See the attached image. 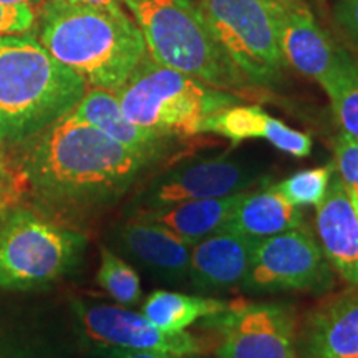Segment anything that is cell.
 Wrapping results in <instances>:
<instances>
[{
	"label": "cell",
	"instance_id": "obj_1",
	"mask_svg": "<svg viewBox=\"0 0 358 358\" xmlns=\"http://www.w3.org/2000/svg\"><path fill=\"white\" fill-rule=\"evenodd\" d=\"M35 136L27 163L30 179L45 196L64 204L106 203L155 163L71 113Z\"/></svg>",
	"mask_w": 358,
	"mask_h": 358
},
{
	"label": "cell",
	"instance_id": "obj_2",
	"mask_svg": "<svg viewBox=\"0 0 358 358\" xmlns=\"http://www.w3.org/2000/svg\"><path fill=\"white\" fill-rule=\"evenodd\" d=\"M38 42L87 83L118 92L140 60L146 43L123 7H93L45 0L37 8Z\"/></svg>",
	"mask_w": 358,
	"mask_h": 358
},
{
	"label": "cell",
	"instance_id": "obj_3",
	"mask_svg": "<svg viewBox=\"0 0 358 358\" xmlns=\"http://www.w3.org/2000/svg\"><path fill=\"white\" fill-rule=\"evenodd\" d=\"M87 83L32 32L0 37V140L35 136L70 113Z\"/></svg>",
	"mask_w": 358,
	"mask_h": 358
},
{
	"label": "cell",
	"instance_id": "obj_4",
	"mask_svg": "<svg viewBox=\"0 0 358 358\" xmlns=\"http://www.w3.org/2000/svg\"><path fill=\"white\" fill-rule=\"evenodd\" d=\"M158 64L243 98L252 87L209 29L198 0H123Z\"/></svg>",
	"mask_w": 358,
	"mask_h": 358
},
{
	"label": "cell",
	"instance_id": "obj_5",
	"mask_svg": "<svg viewBox=\"0 0 358 358\" xmlns=\"http://www.w3.org/2000/svg\"><path fill=\"white\" fill-rule=\"evenodd\" d=\"M115 93L129 122L173 140L196 136L209 115L243 103L234 93L158 64L148 52Z\"/></svg>",
	"mask_w": 358,
	"mask_h": 358
},
{
	"label": "cell",
	"instance_id": "obj_6",
	"mask_svg": "<svg viewBox=\"0 0 358 358\" xmlns=\"http://www.w3.org/2000/svg\"><path fill=\"white\" fill-rule=\"evenodd\" d=\"M209 29L252 88H272L285 62L272 0H198Z\"/></svg>",
	"mask_w": 358,
	"mask_h": 358
},
{
	"label": "cell",
	"instance_id": "obj_7",
	"mask_svg": "<svg viewBox=\"0 0 358 358\" xmlns=\"http://www.w3.org/2000/svg\"><path fill=\"white\" fill-rule=\"evenodd\" d=\"M85 237L29 211L0 226V287L34 289L64 275L77 261Z\"/></svg>",
	"mask_w": 358,
	"mask_h": 358
},
{
	"label": "cell",
	"instance_id": "obj_8",
	"mask_svg": "<svg viewBox=\"0 0 358 358\" xmlns=\"http://www.w3.org/2000/svg\"><path fill=\"white\" fill-rule=\"evenodd\" d=\"M335 272L319 239L306 227L257 241L241 289L248 292L324 294L334 287Z\"/></svg>",
	"mask_w": 358,
	"mask_h": 358
},
{
	"label": "cell",
	"instance_id": "obj_9",
	"mask_svg": "<svg viewBox=\"0 0 358 358\" xmlns=\"http://www.w3.org/2000/svg\"><path fill=\"white\" fill-rule=\"evenodd\" d=\"M221 334L217 358H299L294 307L279 302H231L209 317Z\"/></svg>",
	"mask_w": 358,
	"mask_h": 358
},
{
	"label": "cell",
	"instance_id": "obj_10",
	"mask_svg": "<svg viewBox=\"0 0 358 358\" xmlns=\"http://www.w3.org/2000/svg\"><path fill=\"white\" fill-rule=\"evenodd\" d=\"M287 65L327 92L358 65L320 27L303 0H272Z\"/></svg>",
	"mask_w": 358,
	"mask_h": 358
},
{
	"label": "cell",
	"instance_id": "obj_11",
	"mask_svg": "<svg viewBox=\"0 0 358 358\" xmlns=\"http://www.w3.org/2000/svg\"><path fill=\"white\" fill-rule=\"evenodd\" d=\"M85 334L93 342L118 350L158 352L187 358L208 350V342L189 332L168 334L151 324L141 312L123 306H88L80 308Z\"/></svg>",
	"mask_w": 358,
	"mask_h": 358
},
{
	"label": "cell",
	"instance_id": "obj_12",
	"mask_svg": "<svg viewBox=\"0 0 358 358\" xmlns=\"http://www.w3.org/2000/svg\"><path fill=\"white\" fill-rule=\"evenodd\" d=\"M252 164L229 156L189 159L179 163L155 182L148 194L150 209L185 201L222 198L248 191L259 181Z\"/></svg>",
	"mask_w": 358,
	"mask_h": 358
},
{
	"label": "cell",
	"instance_id": "obj_13",
	"mask_svg": "<svg viewBox=\"0 0 358 358\" xmlns=\"http://www.w3.org/2000/svg\"><path fill=\"white\" fill-rule=\"evenodd\" d=\"M295 347L299 358H358V285L308 312Z\"/></svg>",
	"mask_w": 358,
	"mask_h": 358
},
{
	"label": "cell",
	"instance_id": "obj_14",
	"mask_svg": "<svg viewBox=\"0 0 358 358\" xmlns=\"http://www.w3.org/2000/svg\"><path fill=\"white\" fill-rule=\"evenodd\" d=\"M315 234L334 272L350 287L358 285V214L337 173L325 198L315 206Z\"/></svg>",
	"mask_w": 358,
	"mask_h": 358
},
{
	"label": "cell",
	"instance_id": "obj_15",
	"mask_svg": "<svg viewBox=\"0 0 358 358\" xmlns=\"http://www.w3.org/2000/svg\"><path fill=\"white\" fill-rule=\"evenodd\" d=\"M257 239L217 231L191 245L187 279L199 292H216L243 284Z\"/></svg>",
	"mask_w": 358,
	"mask_h": 358
},
{
	"label": "cell",
	"instance_id": "obj_16",
	"mask_svg": "<svg viewBox=\"0 0 358 358\" xmlns=\"http://www.w3.org/2000/svg\"><path fill=\"white\" fill-rule=\"evenodd\" d=\"M70 113L100 129L118 145L151 161L163 158L178 141L129 122L120 106L116 93L108 90L88 88Z\"/></svg>",
	"mask_w": 358,
	"mask_h": 358
},
{
	"label": "cell",
	"instance_id": "obj_17",
	"mask_svg": "<svg viewBox=\"0 0 358 358\" xmlns=\"http://www.w3.org/2000/svg\"><path fill=\"white\" fill-rule=\"evenodd\" d=\"M301 226H303L302 209L268 186L262 191H244L221 231L261 241Z\"/></svg>",
	"mask_w": 358,
	"mask_h": 358
},
{
	"label": "cell",
	"instance_id": "obj_18",
	"mask_svg": "<svg viewBox=\"0 0 358 358\" xmlns=\"http://www.w3.org/2000/svg\"><path fill=\"white\" fill-rule=\"evenodd\" d=\"M123 244L143 264L174 282L187 277L191 245L159 224L136 217L122 231Z\"/></svg>",
	"mask_w": 358,
	"mask_h": 358
},
{
	"label": "cell",
	"instance_id": "obj_19",
	"mask_svg": "<svg viewBox=\"0 0 358 358\" xmlns=\"http://www.w3.org/2000/svg\"><path fill=\"white\" fill-rule=\"evenodd\" d=\"M243 192L222 196V198L185 201V203L148 209L138 217L159 224L179 239L192 245L204 237L221 231Z\"/></svg>",
	"mask_w": 358,
	"mask_h": 358
},
{
	"label": "cell",
	"instance_id": "obj_20",
	"mask_svg": "<svg viewBox=\"0 0 358 358\" xmlns=\"http://www.w3.org/2000/svg\"><path fill=\"white\" fill-rule=\"evenodd\" d=\"M231 302L213 297H198L173 290H155L146 297L141 313L163 332H185L201 319L219 315L229 308Z\"/></svg>",
	"mask_w": 358,
	"mask_h": 358
},
{
	"label": "cell",
	"instance_id": "obj_21",
	"mask_svg": "<svg viewBox=\"0 0 358 358\" xmlns=\"http://www.w3.org/2000/svg\"><path fill=\"white\" fill-rule=\"evenodd\" d=\"M275 118L266 113L257 105H239L224 108L209 115L201 123L199 134H217L232 143L241 145L248 140H268Z\"/></svg>",
	"mask_w": 358,
	"mask_h": 358
},
{
	"label": "cell",
	"instance_id": "obj_22",
	"mask_svg": "<svg viewBox=\"0 0 358 358\" xmlns=\"http://www.w3.org/2000/svg\"><path fill=\"white\" fill-rule=\"evenodd\" d=\"M96 282L118 306H136L143 297L141 280L138 272L106 248L101 249Z\"/></svg>",
	"mask_w": 358,
	"mask_h": 358
},
{
	"label": "cell",
	"instance_id": "obj_23",
	"mask_svg": "<svg viewBox=\"0 0 358 358\" xmlns=\"http://www.w3.org/2000/svg\"><path fill=\"white\" fill-rule=\"evenodd\" d=\"M335 174L334 161L325 166L302 169L294 173L284 181L272 186L279 194L284 196L290 204L303 208V206H313L320 203L325 198L330 181Z\"/></svg>",
	"mask_w": 358,
	"mask_h": 358
},
{
	"label": "cell",
	"instance_id": "obj_24",
	"mask_svg": "<svg viewBox=\"0 0 358 358\" xmlns=\"http://www.w3.org/2000/svg\"><path fill=\"white\" fill-rule=\"evenodd\" d=\"M342 131L358 141V65L325 92Z\"/></svg>",
	"mask_w": 358,
	"mask_h": 358
},
{
	"label": "cell",
	"instance_id": "obj_25",
	"mask_svg": "<svg viewBox=\"0 0 358 358\" xmlns=\"http://www.w3.org/2000/svg\"><path fill=\"white\" fill-rule=\"evenodd\" d=\"M334 166L343 185L358 187V141L342 129L334 138Z\"/></svg>",
	"mask_w": 358,
	"mask_h": 358
},
{
	"label": "cell",
	"instance_id": "obj_26",
	"mask_svg": "<svg viewBox=\"0 0 358 358\" xmlns=\"http://www.w3.org/2000/svg\"><path fill=\"white\" fill-rule=\"evenodd\" d=\"M35 22H37V8L0 3V37L32 32Z\"/></svg>",
	"mask_w": 358,
	"mask_h": 358
},
{
	"label": "cell",
	"instance_id": "obj_27",
	"mask_svg": "<svg viewBox=\"0 0 358 358\" xmlns=\"http://www.w3.org/2000/svg\"><path fill=\"white\" fill-rule=\"evenodd\" d=\"M334 19L353 47L358 48V0H337Z\"/></svg>",
	"mask_w": 358,
	"mask_h": 358
},
{
	"label": "cell",
	"instance_id": "obj_28",
	"mask_svg": "<svg viewBox=\"0 0 358 358\" xmlns=\"http://www.w3.org/2000/svg\"><path fill=\"white\" fill-rule=\"evenodd\" d=\"M111 358H176V357H169V355H164V353H158V352L118 350V348H115Z\"/></svg>",
	"mask_w": 358,
	"mask_h": 358
},
{
	"label": "cell",
	"instance_id": "obj_29",
	"mask_svg": "<svg viewBox=\"0 0 358 358\" xmlns=\"http://www.w3.org/2000/svg\"><path fill=\"white\" fill-rule=\"evenodd\" d=\"M66 2L93 7H123V0H66Z\"/></svg>",
	"mask_w": 358,
	"mask_h": 358
},
{
	"label": "cell",
	"instance_id": "obj_30",
	"mask_svg": "<svg viewBox=\"0 0 358 358\" xmlns=\"http://www.w3.org/2000/svg\"><path fill=\"white\" fill-rule=\"evenodd\" d=\"M7 185H8V169H7V163H6V158H3L2 150H0V199H2L3 194H6Z\"/></svg>",
	"mask_w": 358,
	"mask_h": 358
},
{
	"label": "cell",
	"instance_id": "obj_31",
	"mask_svg": "<svg viewBox=\"0 0 358 358\" xmlns=\"http://www.w3.org/2000/svg\"><path fill=\"white\" fill-rule=\"evenodd\" d=\"M45 0H0V3L3 6H30L34 8H38Z\"/></svg>",
	"mask_w": 358,
	"mask_h": 358
}]
</instances>
